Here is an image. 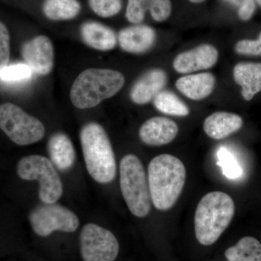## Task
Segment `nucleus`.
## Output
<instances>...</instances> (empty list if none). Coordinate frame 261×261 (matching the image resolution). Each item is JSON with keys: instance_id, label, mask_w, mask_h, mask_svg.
<instances>
[{"instance_id": "1", "label": "nucleus", "mask_w": 261, "mask_h": 261, "mask_svg": "<svg viewBox=\"0 0 261 261\" xmlns=\"http://www.w3.org/2000/svg\"><path fill=\"white\" fill-rule=\"evenodd\" d=\"M186 168L181 160L168 154L154 157L148 166L151 200L159 211L173 207L181 195L186 181Z\"/></svg>"}, {"instance_id": "2", "label": "nucleus", "mask_w": 261, "mask_h": 261, "mask_svg": "<svg viewBox=\"0 0 261 261\" xmlns=\"http://www.w3.org/2000/svg\"><path fill=\"white\" fill-rule=\"evenodd\" d=\"M235 205L229 195L211 192L201 199L195 214L196 238L202 245H211L219 240L231 223Z\"/></svg>"}, {"instance_id": "3", "label": "nucleus", "mask_w": 261, "mask_h": 261, "mask_svg": "<svg viewBox=\"0 0 261 261\" xmlns=\"http://www.w3.org/2000/svg\"><path fill=\"white\" fill-rule=\"evenodd\" d=\"M124 83V76L117 70L89 68L75 79L70 89V100L79 109L96 107L118 93Z\"/></svg>"}, {"instance_id": "4", "label": "nucleus", "mask_w": 261, "mask_h": 261, "mask_svg": "<svg viewBox=\"0 0 261 261\" xmlns=\"http://www.w3.org/2000/svg\"><path fill=\"white\" fill-rule=\"evenodd\" d=\"M80 140L87 171L96 181L110 183L116 176L112 145L100 125L89 123L80 132Z\"/></svg>"}, {"instance_id": "5", "label": "nucleus", "mask_w": 261, "mask_h": 261, "mask_svg": "<svg viewBox=\"0 0 261 261\" xmlns=\"http://www.w3.org/2000/svg\"><path fill=\"white\" fill-rule=\"evenodd\" d=\"M120 187L130 212L137 217H146L150 212L152 200L145 168L135 154H127L121 160Z\"/></svg>"}, {"instance_id": "6", "label": "nucleus", "mask_w": 261, "mask_h": 261, "mask_svg": "<svg viewBox=\"0 0 261 261\" xmlns=\"http://www.w3.org/2000/svg\"><path fill=\"white\" fill-rule=\"evenodd\" d=\"M17 173L22 179L39 181V198L44 203H55L63 195L61 177L53 162L44 156L23 157L19 161Z\"/></svg>"}, {"instance_id": "7", "label": "nucleus", "mask_w": 261, "mask_h": 261, "mask_svg": "<svg viewBox=\"0 0 261 261\" xmlns=\"http://www.w3.org/2000/svg\"><path fill=\"white\" fill-rule=\"evenodd\" d=\"M0 127L10 140L18 145L36 143L42 140L45 134L42 122L10 102L0 107Z\"/></svg>"}, {"instance_id": "8", "label": "nucleus", "mask_w": 261, "mask_h": 261, "mask_svg": "<svg viewBox=\"0 0 261 261\" xmlns=\"http://www.w3.org/2000/svg\"><path fill=\"white\" fill-rule=\"evenodd\" d=\"M29 221L34 232L40 237H47L55 231L73 232L80 226L75 214L56 202L37 206L29 215Z\"/></svg>"}, {"instance_id": "9", "label": "nucleus", "mask_w": 261, "mask_h": 261, "mask_svg": "<svg viewBox=\"0 0 261 261\" xmlns=\"http://www.w3.org/2000/svg\"><path fill=\"white\" fill-rule=\"evenodd\" d=\"M80 247L84 261H114L119 252L115 235L94 224H86L82 228Z\"/></svg>"}, {"instance_id": "10", "label": "nucleus", "mask_w": 261, "mask_h": 261, "mask_svg": "<svg viewBox=\"0 0 261 261\" xmlns=\"http://www.w3.org/2000/svg\"><path fill=\"white\" fill-rule=\"evenodd\" d=\"M21 55L25 64L39 75L50 73L54 64V48L49 38L39 36L23 44Z\"/></svg>"}, {"instance_id": "11", "label": "nucleus", "mask_w": 261, "mask_h": 261, "mask_svg": "<svg viewBox=\"0 0 261 261\" xmlns=\"http://www.w3.org/2000/svg\"><path fill=\"white\" fill-rule=\"evenodd\" d=\"M218 59L217 49L211 44H204L180 53L175 58L173 66L178 73H190L212 68Z\"/></svg>"}, {"instance_id": "12", "label": "nucleus", "mask_w": 261, "mask_h": 261, "mask_svg": "<svg viewBox=\"0 0 261 261\" xmlns=\"http://www.w3.org/2000/svg\"><path fill=\"white\" fill-rule=\"evenodd\" d=\"M178 133L177 124L172 120L165 117H153L141 126L140 137L146 145L162 146L171 143Z\"/></svg>"}, {"instance_id": "13", "label": "nucleus", "mask_w": 261, "mask_h": 261, "mask_svg": "<svg viewBox=\"0 0 261 261\" xmlns=\"http://www.w3.org/2000/svg\"><path fill=\"white\" fill-rule=\"evenodd\" d=\"M166 84L167 75L164 70H149L134 84L130 92V99L135 104H147L162 92Z\"/></svg>"}, {"instance_id": "14", "label": "nucleus", "mask_w": 261, "mask_h": 261, "mask_svg": "<svg viewBox=\"0 0 261 261\" xmlns=\"http://www.w3.org/2000/svg\"><path fill=\"white\" fill-rule=\"evenodd\" d=\"M172 5L170 0H128L126 17L134 24H140L149 10L155 21L163 22L171 15Z\"/></svg>"}, {"instance_id": "15", "label": "nucleus", "mask_w": 261, "mask_h": 261, "mask_svg": "<svg viewBox=\"0 0 261 261\" xmlns=\"http://www.w3.org/2000/svg\"><path fill=\"white\" fill-rule=\"evenodd\" d=\"M153 29L146 25H136L122 29L118 34L119 44L123 50L134 54L148 51L155 42Z\"/></svg>"}, {"instance_id": "16", "label": "nucleus", "mask_w": 261, "mask_h": 261, "mask_svg": "<svg viewBox=\"0 0 261 261\" xmlns=\"http://www.w3.org/2000/svg\"><path fill=\"white\" fill-rule=\"evenodd\" d=\"M243 120L239 115L228 112H216L206 118L203 128L206 135L216 140H221L242 128Z\"/></svg>"}, {"instance_id": "17", "label": "nucleus", "mask_w": 261, "mask_h": 261, "mask_svg": "<svg viewBox=\"0 0 261 261\" xmlns=\"http://www.w3.org/2000/svg\"><path fill=\"white\" fill-rule=\"evenodd\" d=\"M216 79L211 73L185 75L176 82V87L185 97L192 100L205 99L214 91Z\"/></svg>"}, {"instance_id": "18", "label": "nucleus", "mask_w": 261, "mask_h": 261, "mask_svg": "<svg viewBox=\"0 0 261 261\" xmlns=\"http://www.w3.org/2000/svg\"><path fill=\"white\" fill-rule=\"evenodd\" d=\"M233 79L241 87L244 99L250 101L261 92V63H240L233 68Z\"/></svg>"}, {"instance_id": "19", "label": "nucleus", "mask_w": 261, "mask_h": 261, "mask_svg": "<svg viewBox=\"0 0 261 261\" xmlns=\"http://www.w3.org/2000/svg\"><path fill=\"white\" fill-rule=\"evenodd\" d=\"M48 153L51 162L60 171H67L74 164V147L64 133L59 132L51 136L48 142Z\"/></svg>"}, {"instance_id": "20", "label": "nucleus", "mask_w": 261, "mask_h": 261, "mask_svg": "<svg viewBox=\"0 0 261 261\" xmlns=\"http://www.w3.org/2000/svg\"><path fill=\"white\" fill-rule=\"evenodd\" d=\"M84 42L89 47L101 51L111 50L116 47L117 39L112 29L97 22H87L81 29Z\"/></svg>"}, {"instance_id": "21", "label": "nucleus", "mask_w": 261, "mask_h": 261, "mask_svg": "<svg viewBox=\"0 0 261 261\" xmlns=\"http://www.w3.org/2000/svg\"><path fill=\"white\" fill-rule=\"evenodd\" d=\"M228 261H261V244L256 239L245 237L225 252Z\"/></svg>"}, {"instance_id": "22", "label": "nucleus", "mask_w": 261, "mask_h": 261, "mask_svg": "<svg viewBox=\"0 0 261 261\" xmlns=\"http://www.w3.org/2000/svg\"><path fill=\"white\" fill-rule=\"evenodd\" d=\"M80 3L77 0H45L43 12L53 20H70L80 13Z\"/></svg>"}, {"instance_id": "23", "label": "nucleus", "mask_w": 261, "mask_h": 261, "mask_svg": "<svg viewBox=\"0 0 261 261\" xmlns=\"http://www.w3.org/2000/svg\"><path fill=\"white\" fill-rule=\"evenodd\" d=\"M154 107L160 112L174 116H187L190 114V109L173 92L162 91L153 99Z\"/></svg>"}, {"instance_id": "24", "label": "nucleus", "mask_w": 261, "mask_h": 261, "mask_svg": "<svg viewBox=\"0 0 261 261\" xmlns=\"http://www.w3.org/2000/svg\"><path fill=\"white\" fill-rule=\"evenodd\" d=\"M32 70L27 64L15 63L1 68L0 79L8 85H22L32 80Z\"/></svg>"}, {"instance_id": "25", "label": "nucleus", "mask_w": 261, "mask_h": 261, "mask_svg": "<svg viewBox=\"0 0 261 261\" xmlns=\"http://www.w3.org/2000/svg\"><path fill=\"white\" fill-rule=\"evenodd\" d=\"M218 165L222 168L223 173L229 179H236L243 175V168L234 155L226 147H221L217 153Z\"/></svg>"}, {"instance_id": "26", "label": "nucleus", "mask_w": 261, "mask_h": 261, "mask_svg": "<svg viewBox=\"0 0 261 261\" xmlns=\"http://www.w3.org/2000/svg\"><path fill=\"white\" fill-rule=\"evenodd\" d=\"M89 7L102 18H111L118 14L122 8L121 0H89Z\"/></svg>"}, {"instance_id": "27", "label": "nucleus", "mask_w": 261, "mask_h": 261, "mask_svg": "<svg viewBox=\"0 0 261 261\" xmlns=\"http://www.w3.org/2000/svg\"><path fill=\"white\" fill-rule=\"evenodd\" d=\"M234 49L237 53L243 56H261V33L256 40L239 41Z\"/></svg>"}, {"instance_id": "28", "label": "nucleus", "mask_w": 261, "mask_h": 261, "mask_svg": "<svg viewBox=\"0 0 261 261\" xmlns=\"http://www.w3.org/2000/svg\"><path fill=\"white\" fill-rule=\"evenodd\" d=\"M238 9L239 17L244 21L252 18L255 11V0H222Z\"/></svg>"}, {"instance_id": "29", "label": "nucleus", "mask_w": 261, "mask_h": 261, "mask_svg": "<svg viewBox=\"0 0 261 261\" xmlns=\"http://www.w3.org/2000/svg\"><path fill=\"white\" fill-rule=\"evenodd\" d=\"M10 60V35L3 23H0V66H7Z\"/></svg>"}, {"instance_id": "30", "label": "nucleus", "mask_w": 261, "mask_h": 261, "mask_svg": "<svg viewBox=\"0 0 261 261\" xmlns=\"http://www.w3.org/2000/svg\"><path fill=\"white\" fill-rule=\"evenodd\" d=\"M189 1L191 2L192 3H196V4H199V3H203L205 0H189Z\"/></svg>"}, {"instance_id": "31", "label": "nucleus", "mask_w": 261, "mask_h": 261, "mask_svg": "<svg viewBox=\"0 0 261 261\" xmlns=\"http://www.w3.org/2000/svg\"><path fill=\"white\" fill-rule=\"evenodd\" d=\"M255 1L256 2L257 4H258L259 5H260V6H261V0H255Z\"/></svg>"}]
</instances>
